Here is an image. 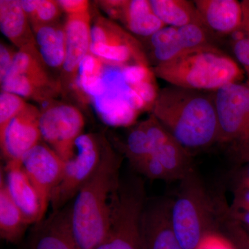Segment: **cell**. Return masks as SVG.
Here are the masks:
<instances>
[{
  "mask_svg": "<svg viewBox=\"0 0 249 249\" xmlns=\"http://www.w3.org/2000/svg\"><path fill=\"white\" fill-rule=\"evenodd\" d=\"M152 114L183 147L202 149L219 142L213 91L169 85L159 91Z\"/></svg>",
  "mask_w": 249,
  "mask_h": 249,
  "instance_id": "6da1fadb",
  "label": "cell"
},
{
  "mask_svg": "<svg viewBox=\"0 0 249 249\" xmlns=\"http://www.w3.org/2000/svg\"><path fill=\"white\" fill-rule=\"evenodd\" d=\"M121 161L110 148H103L96 171L71 205L73 235L80 249H95L109 227L111 198L121 182Z\"/></svg>",
  "mask_w": 249,
  "mask_h": 249,
  "instance_id": "7a4b0ae2",
  "label": "cell"
},
{
  "mask_svg": "<svg viewBox=\"0 0 249 249\" xmlns=\"http://www.w3.org/2000/svg\"><path fill=\"white\" fill-rule=\"evenodd\" d=\"M153 72L170 85L207 91L239 83L243 76L237 62L213 44L184 51L156 65Z\"/></svg>",
  "mask_w": 249,
  "mask_h": 249,
  "instance_id": "3957f363",
  "label": "cell"
},
{
  "mask_svg": "<svg viewBox=\"0 0 249 249\" xmlns=\"http://www.w3.org/2000/svg\"><path fill=\"white\" fill-rule=\"evenodd\" d=\"M180 186L172 206L174 230L183 249H196L208 234L215 232L213 202L194 169Z\"/></svg>",
  "mask_w": 249,
  "mask_h": 249,
  "instance_id": "277c9868",
  "label": "cell"
},
{
  "mask_svg": "<svg viewBox=\"0 0 249 249\" xmlns=\"http://www.w3.org/2000/svg\"><path fill=\"white\" fill-rule=\"evenodd\" d=\"M139 178L121 180L111 198L107 231L95 249H142L141 223L145 203Z\"/></svg>",
  "mask_w": 249,
  "mask_h": 249,
  "instance_id": "5b68a950",
  "label": "cell"
},
{
  "mask_svg": "<svg viewBox=\"0 0 249 249\" xmlns=\"http://www.w3.org/2000/svg\"><path fill=\"white\" fill-rule=\"evenodd\" d=\"M103 149L96 137L83 134L76 139L73 155L65 160L61 181L54 190L51 204L53 211L66 206L92 176L102 157Z\"/></svg>",
  "mask_w": 249,
  "mask_h": 249,
  "instance_id": "8992f818",
  "label": "cell"
},
{
  "mask_svg": "<svg viewBox=\"0 0 249 249\" xmlns=\"http://www.w3.org/2000/svg\"><path fill=\"white\" fill-rule=\"evenodd\" d=\"M213 93L219 142L235 143L249 138V83H230Z\"/></svg>",
  "mask_w": 249,
  "mask_h": 249,
  "instance_id": "52a82bcc",
  "label": "cell"
},
{
  "mask_svg": "<svg viewBox=\"0 0 249 249\" xmlns=\"http://www.w3.org/2000/svg\"><path fill=\"white\" fill-rule=\"evenodd\" d=\"M84 126L82 113L70 105L51 106L41 112L42 138L64 160L73 155L75 142L83 134Z\"/></svg>",
  "mask_w": 249,
  "mask_h": 249,
  "instance_id": "ba28073f",
  "label": "cell"
},
{
  "mask_svg": "<svg viewBox=\"0 0 249 249\" xmlns=\"http://www.w3.org/2000/svg\"><path fill=\"white\" fill-rule=\"evenodd\" d=\"M21 163L37 192L46 213L54 190L61 181L65 160L52 147L39 142L23 156Z\"/></svg>",
  "mask_w": 249,
  "mask_h": 249,
  "instance_id": "9c48e42d",
  "label": "cell"
},
{
  "mask_svg": "<svg viewBox=\"0 0 249 249\" xmlns=\"http://www.w3.org/2000/svg\"><path fill=\"white\" fill-rule=\"evenodd\" d=\"M172 206L165 198L146 201L141 223L142 249H183L174 230Z\"/></svg>",
  "mask_w": 249,
  "mask_h": 249,
  "instance_id": "30bf717a",
  "label": "cell"
},
{
  "mask_svg": "<svg viewBox=\"0 0 249 249\" xmlns=\"http://www.w3.org/2000/svg\"><path fill=\"white\" fill-rule=\"evenodd\" d=\"M41 113L28 104L12 119L0 135L3 156L8 161L21 160L23 156L40 142Z\"/></svg>",
  "mask_w": 249,
  "mask_h": 249,
  "instance_id": "8fae6325",
  "label": "cell"
},
{
  "mask_svg": "<svg viewBox=\"0 0 249 249\" xmlns=\"http://www.w3.org/2000/svg\"><path fill=\"white\" fill-rule=\"evenodd\" d=\"M27 249H80L71 223V205L53 211L47 219L37 223Z\"/></svg>",
  "mask_w": 249,
  "mask_h": 249,
  "instance_id": "7c38bea8",
  "label": "cell"
},
{
  "mask_svg": "<svg viewBox=\"0 0 249 249\" xmlns=\"http://www.w3.org/2000/svg\"><path fill=\"white\" fill-rule=\"evenodd\" d=\"M4 175L11 198L22 211L28 224L41 222L45 213L35 187L23 169L21 160L8 161Z\"/></svg>",
  "mask_w": 249,
  "mask_h": 249,
  "instance_id": "4fadbf2b",
  "label": "cell"
},
{
  "mask_svg": "<svg viewBox=\"0 0 249 249\" xmlns=\"http://www.w3.org/2000/svg\"><path fill=\"white\" fill-rule=\"evenodd\" d=\"M91 17L89 11L68 16L64 26L66 36V56L63 70L69 78H74L80 62L90 53Z\"/></svg>",
  "mask_w": 249,
  "mask_h": 249,
  "instance_id": "5bb4252c",
  "label": "cell"
},
{
  "mask_svg": "<svg viewBox=\"0 0 249 249\" xmlns=\"http://www.w3.org/2000/svg\"><path fill=\"white\" fill-rule=\"evenodd\" d=\"M194 1L205 27L222 35L235 33L242 27V3L236 0H196Z\"/></svg>",
  "mask_w": 249,
  "mask_h": 249,
  "instance_id": "9a60e30c",
  "label": "cell"
},
{
  "mask_svg": "<svg viewBox=\"0 0 249 249\" xmlns=\"http://www.w3.org/2000/svg\"><path fill=\"white\" fill-rule=\"evenodd\" d=\"M0 29L1 33L19 49L36 45L27 14L18 0L0 1Z\"/></svg>",
  "mask_w": 249,
  "mask_h": 249,
  "instance_id": "2e32d148",
  "label": "cell"
},
{
  "mask_svg": "<svg viewBox=\"0 0 249 249\" xmlns=\"http://www.w3.org/2000/svg\"><path fill=\"white\" fill-rule=\"evenodd\" d=\"M43 63L36 45L23 47L16 53L12 65L1 81L16 75H24L41 88L58 91L59 85L51 80Z\"/></svg>",
  "mask_w": 249,
  "mask_h": 249,
  "instance_id": "e0dca14e",
  "label": "cell"
},
{
  "mask_svg": "<svg viewBox=\"0 0 249 249\" xmlns=\"http://www.w3.org/2000/svg\"><path fill=\"white\" fill-rule=\"evenodd\" d=\"M29 225L22 211L11 198L5 181L4 173L1 171L0 237L9 243H18L22 240Z\"/></svg>",
  "mask_w": 249,
  "mask_h": 249,
  "instance_id": "ac0fdd59",
  "label": "cell"
},
{
  "mask_svg": "<svg viewBox=\"0 0 249 249\" xmlns=\"http://www.w3.org/2000/svg\"><path fill=\"white\" fill-rule=\"evenodd\" d=\"M33 27L44 63L53 68L63 67L66 56V36L64 27L52 24Z\"/></svg>",
  "mask_w": 249,
  "mask_h": 249,
  "instance_id": "d6986e66",
  "label": "cell"
},
{
  "mask_svg": "<svg viewBox=\"0 0 249 249\" xmlns=\"http://www.w3.org/2000/svg\"><path fill=\"white\" fill-rule=\"evenodd\" d=\"M152 11L165 26L181 27L191 24L204 26L194 1L150 0Z\"/></svg>",
  "mask_w": 249,
  "mask_h": 249,
  "instance_id": "ffe728a7",
  "label": "cell"
},
{
  "mask_svg": "<svg viewBox=\"0 0 249 249\" xmlns=\"http://www.w3.org/2000/svg\"><path fill=\"white\" fill-rule=\"evenodd\" d=\"M93 99L98 114L109 125H129L138 115V111L132 109L122 95L116 91L107 89L106 93Z\"/></svg>",
  "mask_w": 249,
  "mask_h": 249,
  "instance_id": "44dd1931",
  "label": "cell"
},
{
  "mask_svg": "<svg viewBox=\"0 0 249 249\" xmlns=\"http://www.w3.org/2000/svg\"><path fill=\"white\" fill-rule=\"evenodd\" d=\"M152 155H155L163 165L169 181H181L193 170L189 151L173 137L159 147Z\"/></svg>",
  "mask_w": 249,
  "mask_h": 249,
  "instance_id": "7402d4cb",
  "label": "cell"
},
{
  "mask_svg": "<svg viewBox=\"0 0 249 249\" xmlns=\"http://www.w3.org/2000/svg\"><path fill=\"white\" fill-rule=\"evenodd\" d=\"M150 38L153 49L152 54L157 61L156 65L168 61L184 52L178 37V27L166 26Z\"/></svg>",
  "mask_w": 249,
  "mask_h": 249,
  "instance_id": "603a6c76",
  "label": "cell"
},
{
  "mask_svg": "<svg viewBox=\"0 0 249 249\" xmlns=\"http://www.w3.org/2000/svg\"><path fill=\"white\" fill-rule=\"evenodd\" d=\"M1 86L3 91L14 93L20 97L34 98L37 101H45L56 92L41 88L24 75H16L4 78L1 81Z\"/></svg>",
  "mask_w": 249,
  "mask_h": 249,
  "instance_id": "cb8c5ba5",
  "label": "cell"
},
{
  "mask_svg": "<svg viewBox=\"0 0 249 249\" xmlns=\"http://www.w3.org/2000/svg\"><path fill=\"white\" fill-rule=\"evenodd\" d=\"M153 153L151 141L140 124L129 132L125 146V154L129 163H133Z\"/></svg>",
  "mask_w": 249,
  "mask_h": 249,
  "instance_id": "d4e9b609",
  "label": "cell"
},
{
  "mask_svg": "<svg viewBox=\"0 0 249 249\" xmlns=\"http://www.w3.org/2000/svg\"><path fill=\"white\" fill-rule=\"evenodd\" d=\"M124 23L131 32L142 37H151L157 31L166 27L153 11L139 15Z\"/></svg>",
  "mask_w": 249,
  "mask_h": 249,
  "instance_id": "484cf974",
  "label": "cell"
},
{
  "mask_svg": "<svg viewBox=\"0 0 249 249\" xmlns=\"http://www.w3.org/2000/svg\"><path fill=\"white\" fill-rule=\"evenodd\" d=\"M27 105L20 96L1 91L0 94V135L4 133L10 121L27 107Z\"/></svg>",
  "mask_w": 249,
  "mask_h": 249,
  "instance_id": "4316f807",
  "label": "cell"
},
{
  "mask_svg": "<svg viewBox=\"0 0 249 249\" xmlns=\"http://www.w3.org/2000/svg\"><path fill=\"white\" fill-rule=\"evenodd\" d=\"M136 171L151 179L169 181L166 172L161 163L154 155H147L142 160L130 163Z\"/></svg>",
  "mask_w": 249,
  "mask_h": 249,
  "instance_id": "83f0119b",
  "label": "cell"
},
{
  "mask_svg": "<svg viewBox=\"0 0 249 249\" xmlns=\"http://www.w3.org/2000/svg\"><path fill=\"white\" fill-rule=\"evenodd\" d=\"M60 9L58 1L37 0L35 14L29 19L33 27L52 24L60 16Z\"/></svg>",
  "mask_w": 249,
  "mask_h": 249,
  "instance_id": "f1b7e54d",
  "label": "cell"
},
{
  "mask_svg": "<svg viewBox=\"0 0 249 249\" xmlns=\"http://www.w3.org/2000/svg\"><path fill=\"white\" fill-rule=\"evenodd\" d=\"M77 83L80 89L93 98L101 96L107 91L102 76H78Z\"/></svg>",
  "mask_w": 249,
  "mask_h": 249,
  "instance_id": "f546056e",
  "label": "cell"
},
{
  "mask_svg": "<svg viewBox=\"0 0 249 249\" xmlns=\"http://www.w3.org/2000/svg\"><path fill=\"white\" fill-rule=\"evenodd\" d=\"M104 70L103 60L89 53L80 62L78 76H102Z\"/></svg>",
  "mask_w": 249,
  "mask_h": 249,
  "instance_id": "4dcf8cb0",
  "label": "cell"
},
{
  "mask_svg": "<svg viewBox=\"0 0 249 249\" xmlns=\"http://www.w3.org/2000/svg\"><path fill=\"white\" fill-rule=\"evenodd\" d=\"M196 249H237L230 241L216 232L208 234Z\"/></svg>",
  "mask_w": 249,
  "mask_h": 249,
  "instance_id": "1f68e13d",
  "label": "cell"
},
{
  "mask_svg": "<svg viewBox=\"0 0 249 249\" xmlns=\"http://www.w3.org/2000/svg\"><path fill=\"white\" fill-rule=\"evenodd\" d=\"M230 211H249V186L239 184L234 191L233 201Z\"/></svg>",
  "mask_w": 249,
  "mask_h": 249,
  "instance_id": "d6a6232c",
  "label": "cell"
},
{
  "mask_svg": "<svg viewBox=\"0 0 249 249\" xmlns=\"http://www.w3.org/2000/svg\"><path fill=\"white\" fill-rule=\"evenodd\" d=\"M232 48L237 60L249 74V37L237 39Z\"/></svg>",
  "mask_w": 249,
  "mask_h": 249,
  "instance_id": "836d02e7",
  "label": "cell"
},
{
  "mask_svg": "<svg viewBox=\"0 0 249 249\" xmlns=\"http://www.w3.org/2000/svg\"><path fill=\"white\" fill-rule=\"evenodd\" d=\"M58 2L68 16L84 14L89 9V1L86 0H60Z\"/></svg>",
  "mask_w": 249,
  "mask_h": 249,
  "instance_id": "e575fe53",
  "label": "cell"
},
{
  "mask_svg": "<svg viewBox=\"0 0 249 249\" xmlns=\"http://www.w3.org/2000/svg\"><path fill=\"white\" fill-rule=\"evenodd\" d=\"M14 53L11 49L4 44L1 43L0 46V80H2L9 71L10 67L14 62Z\"/></svg>",
  "mask_w": 249,
  "mask_h": 249,
  "instance_id": "d590c367",
  "label": "cell"
},
{
  "mask_svg": "<svg viewBox=\"0 0 249 249\" xmlns=\"http://www.w3.org/2000/svg\"><path fill=\"white\" fill-rule=\"evenodd\" d=\"M233 147L237 160L247 163L249 160V138L233 143Z\"/></svg>",
  "mask_w": 249,
  "mask_h": 249,
  "instance_id": "8d00e7d4",
  "label": "cell"
},
{
  "mask_svg": "<svg viewBox=\"0 0 249 249\" xmlns=\"http://www.w3.org/2000/svg\"><path fill=\"white\" fill-rule=\"evenodd\" d=\"M228 214L229 217H231L234 220L247 226L249 232V211H231L229 210Z\"/></svg>",
  "mask_w": 249,
  "mask_h": 249,
  "instance_id": "74e56055",
  "label": "cell"
},
{
  "mask_svg": "<svg viewBox=\"0 0 249 249\" xmlns=\"http://www.w3.org/2000/svg\"><path fill=\"white\" fill-rule=\"evenodd\" d=\"M20 4L28 18L30 19L35 14L37 6V0H22L20 1Z\"/></svg>",
  "mask_w": 249,
  "mask_h": 249,
  "instance_id": "f35d334b",
  "label": "cell"
},
{
  "mask_svg": "<svg viewBox=\"0 0 249 249\" xmlns=\"http://www.w3.org/2000/svg\"><path fill=\"white\" fill-rule=\"evenodd\" d=\"M247 165L241 176L240 182L239 184L249 186V160L247 162Z\"/></svg>",
  "mask_w": 249,
  "mask_h": 249,
  "instance_id": "ab89813d",
  "label": "cell"
},
{
  "mask_svg": "<svg viewBox=\"0 0 249 249\" xmlns=\"http://www.w3.org/2000/svg\"><path fill=\"white\" fill-rule=\"evenodd\" d=\"M242 249H249V245H239Z\"/></svg>",
  "mask_w": 249,
  "mask_h": 249,
  "instance_id": "60d3db41",
  "label": "cell"
},
{
  "mask_svg": "<svg viewBox=\"0 0 249 249\" xmlns=\"http://www.w3.org/2000/svg\"></svg>",
  "mask_w": 249,
  "mask_h": 249,
  "instance_id": "b9f144b4",
  "label": "cell"
}]
</instances>
